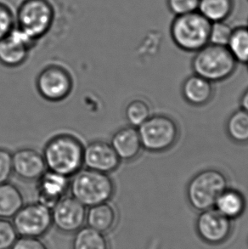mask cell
I'll use <instances>...</instances> for the list:
<instances>
[{
	"instance_id": "1",
	"label": "cell",
	"mask_w": 248,
	"mask_h": 249,
	"mask_svg": "<svg viewBox=\"0 0 248 249\" xmlns=\"http://www.w3.org/2000/svg\"><path fill=\"white\" fill-rule=\"evenodd\" d=\"M84 151L79 139L70 134H60L48 141L43 156L48 170L71 178L84 168Z\"/></svg>"
},
{
	"instance_id": "2",
	"label": "cell",
	"mask_w": 248,
	"mask_h": 249,
	"mask_svg": "<svg viewBox=\"0 0 248 249\" xmlns=\"http://www.w3.org/2000/svg\"><path fill=\"white\" fill-rule=\"evenodd\" d=\"M71 178V196L86 208L110 202L114 196L116 187L110 175L83 168Z\"/></svg>"
},
{
	"instance_id": "3",
	"label": "cell",
	"mask_w": 248,
	"mask_h": 249,
	"mask_svg": "<svg viewBox=\"0 0 248 249\" xmlns=\"http://www.w3.org/2000/svg\"><path fill=\"white\" fill-rule=\"evenodd\" d=\"M212 22L195 11L175 17L170 25V36L181 51L195 53L209 44Z\"/></svg>"
},
{
	"instance_id": "4",
	"label": "cell",
	"mask_w": 248,
	"mask_h": 249,
	"mask_svg": "<svg viewBox=\"0 0 248 249\" xmlns=\"http://www.w3.org/2000/svg\"><path fill=\"white\" fill-rule=\"evenodd\" d=\"M237 65L228 48L212 44L195 52L191 61L195 74L213 84L230 78L235 73Z\"/></svg>"
},
{
	"instance_id": "5",
	"label": "cell",
	"mask_w": 248,
	"mask_h": 249,
	"mask_svg": "<svg viewBox=\"0 0 248 249\" xmlns=\"http://www.w3.org/2000/svg\"><path fill=\"white\" fill-rule=\"evenodd\" d=\"M228 187V178L223 172L216 168L203 169L188 183V202L199 212L213 209L219 195Z\"/></svg>"
},
{
	"instance_id": "6",
	"label": "cell",
	"mask_w": 248,
	"mask_h": 249,
	"mask_svg": "<svg viewBox=\"0 0 248 249\" xmlns=\"http://www.w3.org/2000/svg\"><path fill=\"white\" fill-rule=\"evenodd\" d=\"M54 17L50 0H22L16 11V27L37 42L50 32Z\"/></svg>"
},
{
	"instance_id": "7",
	"label": "cell",
	"mask_w": 248,
	"mask_h": 249,
	"mask_svg": "<svg viewBox=\"0 0 248 249\" xmlns=\"http://www.w3.org/2000/svg\"><path fill=\"white\" fill-rule=\"evenodd\" d=\"M138 131L143 149L152 153L167 152L179 137L178 124L168 115H151Z\"/></svg>"
},
{
	"instance_id": "8",
	"label": "cell",
	"mask_w": 248,
	"mask_h": 249,
	"mask_svg": "<svg viewBox=\"0 0 248 249\" xmlns=\"http://www.w3.org/2000/svg\"><path fill=\"white\" fill-rule=\"evenodd\" d=\"M12 219L14 227L20 236H44L53 225L51 209L37 202L24 205Z\"/></svg>"
},
{
	"instance_id": "9",
	"label": "cell",
	"mask_w": 248,
	"mask_h": 249,
	"mask_svg": "<svg viewBox=\"0 0 248 249\" xmlns=\"http://www.w3.org/2000/svg\"><path fill=\"white\" fill-rule=\"evenodd\" d=\"M36 86L44 100L60 102L70 95L73 89V80L65 68L57 65H50L37 76Z\"/></svg>"
},
{
	"instance_id": "10",
	"label": "cell",
	"mask_w": 248,
	"mask_h": 249,
	"mask_svg": "<svg viewBox=\"0 0 248 249\" xmlns=\"http://www.w3.org/2000/svg\"><path fill=\"white\" fill-rule=\"evenodd\" d=\"M198 236L204 243L210 245H220L231 236V219H229L217 209H207L200 212L195 222Z\"/></svg>"
},
{
	"instance_id": "11",
	"label": "cell",
	"mask_w": 248,
	"mask_h": 249,
	"mask_svg": "<svg viewBox=\"0 0 248 249\" xmlns=\"http://www.w3.org/2000/svg\"><path fill=\"white\" fill-rule=\"evenodd\" d=\"M87 208L73 196H64L51 209L52 223L64 233L77 232L86 221Z\"/></svg>"
},
{
	"instance_id": "12",
	"label": "cell",
	"mask_w": 248,
	"mask_h": 249,
	"mask_svg": "<svg viewBox=\"0 0 248 249\" xmlns=\"http://www.w3.org/2000/svg\"><path fill=\"white\" fill-rule=\"evenodd\" d=\"M36 43L15 27L8 36L0 40V64L10 68L20 67L26 62Z\"/></svg>"
},
{
	"instance_id": "13",
	"label": "cell",
	"mask_w": 248,
	"mask_h": 249,
	"mask_svg": "<svg viewBox=\"0 0 248 249\" xmlns=\"http://www.w3.org/2000/svg\"><path fill=\"white\" fill-rule=\"evenodd\" d=\"M121 162L110 142L97 140L84 146V167L86 168L110 175Z\"/></svg>"
},
{
	"instance_id": "14",
	"label": "cell",
	"mask_w": 248,
	"mask_h": 249,
	"mask_svg": "<svg viewBox=\"0 0 248 249\" xmlns=\"http://www.w3.org/2000/svg\"><path fill=\"white\" fill-rule=\"evenodd\" d=\"M13 175L24 181H37L47 170L43 153L24 147L12 153Z\"/></svg>"
},
{
	"instance_id": "15",
	"label": "cell",
	"mask_w": 248,
	"mask_h": 249,
	"mask_svg": "<svg viewBox=\"0 0 248 249\" xmlns=\"http://www.w3.org/2000/svg\"><path fill=\"white\" fill-rule=\"evenodd\" d=\"M36 182L37 202L51 209L66 196L70 187L69 177L48 169Z\"/></svg>"
},
{
	"instance_id": "16",
	"label": "cell",
	"mask_w": 248,
	"mask_h": 249,
	"mask_svg": "<svg viewBox=\"0 0 248 249\" xmlns=\"http://www.w3.org/2000/svg\"><path fill=\"white\" fill-rule=\"evenodd\" d=\"M110 143L122 162L134 161L143 150L138 128L130 125L115 132Z\"/></svg>"
},
{
	"instance_id": "17",
	"label": "cell",
	"mask_w": 248,
	"mask_h": 249,
	"mask_svg": "<svg viewBox=\"0 0 248 249\" xmlns=\"http://www.w3.org/2000/svg\"><path fill=\"white\" fill-rule=\"evenodd\" d=\"M182 96L188 104L195 107L208 105L214 95L213 83L199 75L193 74L185 79L181 87Z\"/></svg>"
},
{
	"instance_id": "18",
	"label": "cell",
	"mask_w": 248,
	"mask_h": 249,
	"mask_svg": "<svg viewBox=\"0 0 248 249\" xmlns=\"http://www.w3.org/2000/svg\"><path fill=\"white\" fill-rule=\"evenodd\" d=\"M118 213L109 202L88 208L86 222L88 226L101 233L110 231L114 227Z\"/></svg>"
},
{
	"instance_id": "19",
	"label": "cell",
	"mask_w": 248,
	"mask_h": 249,
	"mask_svg": "<svg viewBox=\"0 0 248 249\" xmlns=\"http://www.w3.org/2000/svg\"><path fill=\"white\" fill-rule=\"evenodd\" d=\"M247 202L243 193L234 188L225 189L215 202L214 209L230 219H237L245 212Z\"/></svg>"
},
{
	"instance_id": "20",
	"label": "cell",
	"mask_w": 248,
	"mask_h": 249,
	"mask_svg": "<svg viewBox=\"0 0 248 249\" xmlns=\"http://www.w3.org/2000/svg\"><path fill=\"white\" fill-rule=\"evenodd\" d=\"M24 206L22 192L8 181L0 185V218L11 219Z\"/></svg>"
},
{
	"instance_id": "21",
	"label": "cell",
	"mask_w": 248,
	"mask_h": 249,
	"mask_svg": "<svg viewBox=\"0 0 248 249\" xmlns=\"http://www.w3.org/2000/svg\"><path fill=\"white\" fill-rule=\"evenodd\" d=\"M235 9V0H199L198 12L210 22L226 21Z\"/></svg>"
},
{
	"instance_id": "22",
	"label": "cell",
	"mask_w": 248,
	"mask_h": 249,
	"mask_svg": "<svg viewBox=\"0 0 248 249\" xmlns=\"http://www.w3.org/2000/svg\"><path fill=\"white\" fill-rule=\"evenodd\" d=\"M225 129L232 142L240 145L248 144V112L242 108L234 111L227 119Z\"/></svg>"
},
{
	"instance_id": "23",
	"label": "cell",
	"mask_w": 248,
	"mask_h": 249,
	"mask_svg": "<svg viewBox=\"0 0 248 249\" xmlns=\"http://www.w3.org/2000/svg\"><path fill=\"white\" fill-rule=\"evenodd\" d=\"M72 249H109L104 233L89 226L78 230L72 241Z\"/></svg>"
},
{
	"instance_id": "24",
	"label": "cell",
	"mask_w": 248,
	"mask_h": 249,
	"mask_svg": "<svg viewBox=\"0 0 248 249\" xmlns=\"http://www.w3.org/2000/svg\"><path fill=\"white\" fill-rule=\"evenodd\" d=\"M226 47L228 48L229 51L237 63L247 64L248 62V26L233 28L231 36Z\"/></svg>"
},
{
	"instance_id": "25",
	"label": "cell",
	"mask_w": 248,
	"mask_h": 249,
	"mask_svg": "<svg viewBox=\"0 0 248 249\" xmlns=\"http://www.w3.org/2000/svg\"><path fill=\"white\" fill-rule=\"evenodd\" d=\"M124 114L128 125L137 128L152 115L150 104L141 98L129 101L126 106Z\"/></svg>"
},
{
	"instance_id": "26",
	"label": "cell",
	"mask_w": 248,
	"mask_h": 249,
	"mask_svg": "<svg viewBox=\"0 0 248 249\" xmlns=\"http://www.w3.org/2000/svg\"><path fill=\"white\" fill-rule=\"evenodd\" d=\"M232 30L233 28L226 21L212 23L209 44L226 47L231 36Z\"/></svg>"
},
{
	"instance_id": "27",
	"label": "cell",
	"mask_w": 248,
	"mask_h": 249,
	"mask_svg": "<svg viewBox=\"0 0 248 249\" xmlns=\"http://www.w3.org/2000/svg\"><path fill=\"white\" fill-rule=\"evenodd\" d=\"M16 12L7 3L0 2V40L15 29Z\"/></svg>"
},
{
	"instance_id": "28",
	"label": "cell",
	"mask_w": 248,
	"mask_h": 249,
	"mask_svg": "<svg viewBox=\"0 0 248 249\" xmlns=\"http://www.w3.org/2000/svg\"><path fill=\"white\" fill-rule=\"evenodd\" d=\"M13 223L0 218V249H10L17 239Z\"/></svg>"
},
{
	"instance_id": "29",
	"label": "cell",
	"mask_w": 248,
	"mask_h": 249,
	"mask_svg": "<svg viewBox=\"0 0 248 249\" xmlns=\"http://www.w3.org/2000/svg\"><path fill=\"white\" fill-rule=\"evenodd\" d=\"M199 0H167V6L175 17L197 11Z\"/></svg>"
},
{
	"instance_id": "30",
	"label": "cell",
	"mask_w": 248,
	"mask_h": 249,
	"mask_svg": "<svg viewBox=\"0 0 248 249\" xmlns=\"http://www.w3.org/2000/svg\"><path fill=\"white\" fill-rule=\"evenodd\" d=\"M12 175V153L0 147V185L9 181Z\"/></svg>"
},
{
	"instance_id": "31",
	"label": "cell",
	"mask_w": 248,
	"mask_h": 249,
	"mask_svg": "<svg viewBox=\"0 0 248 249\" xmlns=\"http://www.w3.org/2000/svg\"><path fill=\"white\" fill-rule=\"evenodd\" d=\"M10 249H48L38 237L20 236L17 239Z\"/></svg>"
},
{
	"instance_id": "32",
	"label": "cell",
	"mask_w": 248,
	"mask_h": 249,
	"mask_svg": "<svg viewBox=\"0 0 248 249\" xmlns=\"http://www.w3.org/2000/svg\"><path fill=\"white\" fill-rule=\"evenodd\" d=\"M240 104H241V108L248 112V88L242 94L240 99Z\"/></svg>"
},
{
	"instance_id": "33",
	"label": "cell",
	"mask_w": 248,
	"mask_h": 249,
	"mask_svg": "<svg viewBox=\"0 0 248 249\" xmlns=\"http://www.w3.org/2000/svg\"><path fill=\"white\" fill-rule=\"evenodd\" d=\"M247 65H248V63H247Z\"/></svg>"
},
{
	"instance_id": "34",
	"label": "cell",
	"mask_w": 248,
	"mask_h": 249,
	"mask_svg": "<svg viewBox=\"0 0 248 249\" xmlns=\"http://www.w3.org/2000/svg\"></svg>"
}]
</instances>
